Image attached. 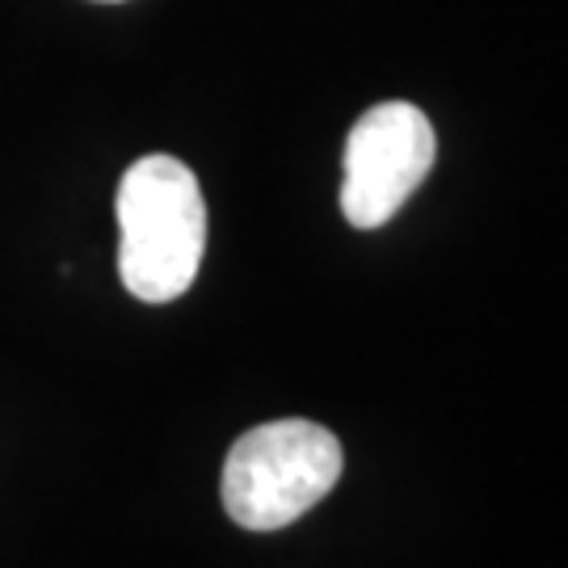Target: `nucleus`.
<instances>
[{
  "label": "nucleus",
  "instance_id": "1",
  "mask_svg": "<svg viewBox=\"0 0 568 568\" xmlns=\"http://www.w3.org/2000/svg\"><path fill=\"white\" fill-rule=\"evenodd\" d=\"M122 286L143 304H173L199 278L206 203L194 169L178 156H140L119 185Z\"/></svg>",
  "mask_w": 568,
  "mask_h": 568
},
{
  "label": "nucleus",
  "instance_id": "3",
  "mask_svg": "<svg viewBox=\"0 0 568 568\" xmlns=\"http://www.w3.org/2000/svg\"><path fill=\"white\" fill-rule=\"evenodd\" d=\"M434 152V126L413 102L371 105L345 140L342 215L363 232L384 227L426 182Z\"/></svg>",
  "mask_w": 568,
  "mask_h": 568
},
{
  "label": "nucleus",
  "instance_id": "2",
  "mask_svg": "<svg viewBox=\"0 0 568 568\" xmlns=\"http://www.w3.org/2000/svg\"><path fill=\"white\" fill-rule=\"evenodd\" d=\"M342 443L316 422H270L236 438L224 464V506L244 530L300 523L342 480Z\"/></svg>",
  "mask_w": 568,
  "mask_h": 568
},
{
  "label": "nucleus",
  "instance_id": "4",
  "mask_svg": "<svg viewBox=\"0 0 568 568\" xmlns=\"http://www.w3.org/2000/svg\"><path fill=\"white\" fill-rule=\"evenodd\" d=\"M105 4H110V0H105Z\"/></svg>",
  "mask_w": 568,
  "mask_h": 568
}]
</instances>
